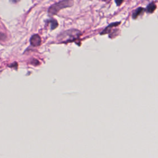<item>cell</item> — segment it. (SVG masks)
<instances>
[{
	"label": "cell",
	"mask_w": 158,
	"mask_h": 158,
	"mask_svg": "<svg viewBox=\"0 0 158 158\" xmlns=\"http://www.w3.org/2000/svg\"><path fill=\"white\" fill-rule=\"evenodd\" d=\"M144 11L143 9V8L142 7H139L137 9H136L134 12V14H133V18L134 19H136L137 18V17L142 13V12Z\"/></svg>",
	"instance_id": "277c9868"
},
{
	"label": "cell",
	"mask_w": 158,
	"mask_h": 158,
	"mask_svg": "<svg viewBox=\"0 0 158 158\" xmlns=\"http://www.w3.org/2000/svg\"><path fill=\"white\" fill-rule=\"evenodd\" d=\"M72 5V0H64V1H62L56 4V5H54L53 6H51L50 9H49V12H50V13L52 14H56L59 10L61 9L62 8L70 6Z\"/></svg>",
	"instance_id": "6da1fadb"
},
{
	"label": "cell",
	"mask_w": 158,
	"mask_h": 158,
	"mask_svg": "<svg viewBox=\"0 0 158 158\" xmlns=\"http://www.w3.org/2000/svg\"><path fill=\"white\" fill-rule=\"evenodd\" d=\"M156 9V6L155 5V3H151L147 7V11L149 13H153V12L155 11Z\"/></svg>",
	"instance_id": "3957f363"
},
{
	"label": "cell",
	"mask_w": 158,
	"mask_h": 158,
	"mask_svg": "<svg viewBox=\"0 0 158 158\" xmlns=\"http://www.w3.org/2000/svg\"><path fill=\"white\" fill-rule=\"evenodd\" d=\"M115 1H116V3L117 6H120L123 1V0H115Z\"/></svg>",
	"instance_id": "8992f818"
},
{
	"label": "cell",
	"mask_w": 158,
	"mask_h": 158,
	"mask_svg": "<svg viewBox=\"0 0 158 158\" xmlns=\"http://www.w3.org/2000/svg\"><path fill=\"white\" fill-rule=\"evenodd\" d=\"M31 45L34 46H40L41 44V38L39 35H34L32 37L31 39Z\"/></svg>",
	"instance_id": "7a4b0ae2"
},
{
	"label": "cell",
	"mask_w": 158,
	"mask_h": 158,
	"mask_svg": "<svg viewBox=\"0 0 158 158\" xmlns=\"http://www.w3.org/2000/svg\"><path fill=\"white\" fill-rule=\"evenodd\" d=\"M57 26H58V23L56 22V20H53L52 21V25H51V28L54 29V28H56Z\"/></svg>",
	"instance_id": "5b68a950"
},
{
	"label": "cell",
	"mask_w": 158,
	"mask_h": 158,
	"mask_svg": "<svg viewBox=\"0 0 158 158\" xmlns=\"http://www.w3.org/2000/svg\"><path fill=\"white\" fill-rule=\"evenodd\" d=\"M103 1H106V0H103Z\"/></svg>",
	"instance_id": "52a82bcc"
}]
</instances>
